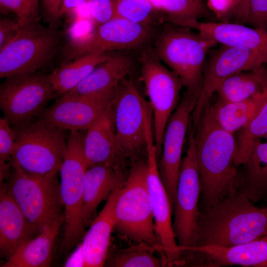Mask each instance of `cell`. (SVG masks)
Masks as SVG:
<instances>
[{
  "label": "cell",
  "mask_w": 267,
  "mask_h": 267,
  "mask_svg": "<svg viewBox=\"0 0 267 267\" xmlns=\"http://www.w3.org/2000/svg\"><path fill=\"white\" fill-rule=\"evenodd\" d=\"M64 222V215L24 243L1 267H49L52 260L53 244Z\"/></svg>",
  "instance_id": "26"
},
{
  "label": "cell",
  "mask_w": 267,
  "mask_h": 267,
  "mask_svg": "<svg viewBox=\"0 0 267 267\" xmlns=\"http://www.w3.org/2000/svg\"><path fill=\"white\" fill-rule=\"evenodd\" d=\"M248 0H238V5L232 16L235 19H238L244 12Z\"/></svg>",
  "instance_id": "43"
},
{
  "label": "cell",
  "mask_w": 267,
  "mask_h": 267,
  "mask_svg": "<svg viewBox=\"0 0 267 267\" xmlns=\"http://www.w3.org/2000/svg\"><path fill=\"white\" fill-rule=\"evenodd\" d=\"M164 18L177 25L204 16L207 9L202 0H148Z\"/></svg>",
  "instance_id": "30"
},
{
  "label": "cell",
  "mask_w": 267,
  "mask_h": 267,
  "mask_svg": "<svg viewBox=\"0 0 267 267\" xmlns=\"http://www.w3.org/2000/svg\"><path fill=\"white\" fill-rule=\"evenodd\" d=\"M111 56L107 53L86 54L66 61L54 69L48 76L58 97L74 89Z\"/></svg>",
  "instance_id": "28"
},
{
  "label": "cell",
  "mask_w": 267,
  "mask_h": 267,
  "mask_svg": "<svg viewBox=\"0 0 267 267\" xmlns=\"http://www.w3.org/2000/svg\"><path fill=\"white\" fill-rule=\"evenodd\" d=\"M266 235L267 205L257 207L245 194L237 191L200 211L195 247H232Z\"/></svg>",
  "instance_id": "2"
},
{
  "label": "cell",
  "mask_w": 267,
  "mask_h": 267,
  "mask_svg": "<svg viewBox=\"0 0 267 267\" xmlns=\"http://www.w3.org/2000/svg\"><path fill=\"white\" fill-rule=\"evenodd\" d=\"M66 267H85L84 255L81 242L70 255L64 264Z\"/></svg>",
  "instance_id": "41"
},
{
  "label": "cell",
  "mask_w": 267,
  "mask_h": 267,
  "mask_svg": "<svg viewBox=\"0 0 267 267\" xmlns=\"http://www.w3.org/2000/svg\"><path fill=\"white\" fill-rule=\"evenodd\" d=\"M117 88L89 95H63L38 118L65 131H86L113 103Z\"/></svg>",
  "instance_id": "15"
},
{
  "label": "cell",
  "mask_w": 267,
  "mask_h": 267,
  "mask_svg": "<svg viewBox=\"0 0 267 267\" xmlns=\"http://www.w3.org/2000/svg\"><path fill=\"white\" fill-rule=\"evenodd\" d=\"M62 0H41L44 14L52 24L56 23L60 19V11Z\"/></svg>",
  "instance_id": "40"
},
{
  "label": "cell",
  "mask_w": 267,
  "mask_h": 267,
  "mask_svg": "<svg viewBox=\"0 0 267 267\" xmlns=\"http://www.w3.org/2000/svg\"><path fill=\"white\" fill-rule=\"evenodd\" d=\"M267 98V89L261 94L249 98L232 102L217 100L210 111L219 125L232 134L246 127L257 115Z\"/></svg>",
  "instance_id": "27"
},
{
  "label": "cell",
  "mask_w": 267,
  "mask_h": 267,
  "mask_svg": "<svg viewBox=\"0 0 267 267\" xmlns=\"http://www.w3.org/2000/svg\"><path fill=\"white\" fill-rule=\"evenodd\" d=\"M134 65L133 59L128 55H111L97 66L76 87L65 94L89 95L115 89L122 81L131 76Z\"/></svg>",
  "instance_id": "24"
},
{
  "label": "cell",
  "mask_w": 267,
  "mask_h": 267,
  "mask_svg": "<svg viewBox=\"0 0 267 267\" xmlns=\"http://www.w3.org/2000/svg\"><path fill=\"white\" fill-rule=\"evenodd\" d=\"M147 183L152 201L155 229L163 247L166 265L179 263L181 253L173 227V207L161 178L157 162L158 155L154 142L147 148Z\"/></svg>",
  "instance_id": "17"
},
{
  "label": "cell",
  "mask_w": 267,
  "mask_h": 267,
  "mask_svg": "<svg viewBox=\"0 0 267 267\" xmlns=\"http://www.w3.org/2000/svg\"><path fill=\"white\" fill-rule=\"evenodd\" d=\"M86 5L90 19L97 26L118 16L116 0H88Z\"/></svg>",
  "instance_id": "37"
},
{
  "label": "cell",
  "mask_w": 267,
  "mask_h": 267,
  "mask_svg": "<svg viewBox=\"0 0 267 267\" xmlns=\"http://www.w3.org/2000/svg\"><path fill=\"white\" fill-rule=\"evenodd\" d=\"M39 0H0V10L13 13L22 25L38 20Z\"/></svg>",
  "instance_id": "35"
},
{
  "label": "cell",
  "mask_w": 267,
  "mask_h": 267,
  "mask_svg": "<svg viewBox=\"0 0 267 267\" xmlns=\"http://www.w3.org/2000/svg\"><path fill=\"white\" fill-rule=\"evenodd\" d=\"M158 252L154 247L145 243H136L114 252L108 265L114 267H159L166 265L164 260L155 256Z\"/></svg>",
  "instance_id": "31"
},
{
  "label": "cell",
  "mask_w": 267,
  "mask_h": 267,
  "mask_svg": "<svg viewBox=\"0 0 267 267\" xmlns=\"http://www.w3.org/2000/svg\"><path fill=\"white\" fill-rule=\"evenodd\" d=\"M13 130L11 167L38 175L60 171L67 147L65 130L39 118Z\"/></svg>",
  "instance_id": "5"
},
{
  "label": "cell",
  "mask_w": 267,
  "mask_h": 267,
  "mask_svg": "<svg viewBox=\"0 0 267 267\" xmlns=\"http://www.w3.org/2000/svg\"><path fill=\"white\" fill-rule=\"evenodd\" d=\"M23 27V25L17 19L0 18V48L14 39L19 34Z\"/></svg>",
  "instance_id": "38"
},
{
  "label": "cell",
  "mask_w": 267,
  "mask_h": 267,
  "mask_svg": "<svg viewBox=\"0 0 267 267\" xmlns=\"http://www.w3.org/2000/svg\"><path fill=\"white\" fill-rule=\"evenodd\" d=\"M118 16L144 25H154L159 19L148 0H116Z\"/></svg>",
  "instance_id": "33"
},
{
  "label": "cell",
  "mask_w": 267,
  "mask_h": 267,
  "mask_svg": "<svg viewBox=\"0 0 267 267\" xmlns=\"http://www.w3.org/2000/svg\"><path fill=\"white\" fill-rule=\"evenodd\" d=\"M207 254L218 266L267 267V235L232 247L205 245L188 248Z\"/></svg>",
  "instance_id": "25"
},
{
  "label": "cell",
  "mask_w": 267,
  "mask_h": 267,
  "mask_svg": "<svg viewBox=\"0 0 267 267\" xmlns=\"http://www.w3.org/2000/svg\"><path fill=\"white\" fill-rule=\"evenodd\" d=\"M83 150L87 168L102 164L126 166L118 145L113 103L86 130Z\"/></svg>",
  "instance_id": "20"
},
{
  "label": "cell",
  "mask_w": 267,
  "mask_h": 267,
  "mask_svg": "<svg viewBox=\"0 0 267 267\" xmlns=\"http://www.w3.org/2000/svg\"><path fill=\"white\" fill-rule=\"evenodd\" d=\"M237 23L267 30V0H248Z\"/></svg>",
  "instance_id": "36"
},
{
  "label": "cell",
  "mask_w": 267,
  "mask_h": 267,
  "mask_svg": "<svg viewBox=\"0 0 267 267\" xmlns=\"http://www.w3.org/2000/svg\"><path fill=\"white\" fill-rule=\"evenodd\" d=\"M187 145L185 155L181 161L173 208V227L181 253L186 248L196 246L200 213L199 204L201 184L192 131Z\"/></svg>",
  "instance_id": "13"
},
{
  "label": "cell",
  "mask_w": 267,
  "mask_h": 267,
  "mask_svg": "<svg viewBox=\"0 0 267 267\" xmlns=\"http://www.w3.org/2000/svg\"><path fill=\"white\" fill-rule=\"evenodd\" d=\"M238 5V0H208L207 5L216 16L225 21L232 16Z\"/></svg>",
  "instance_id": "39"
},
{
  "label": "cell",
  "mask_w": 267,
  "mask_h": 267,
  "mask_svg": "<svg viewBox=\"0 0 267 267\" xmlns=\"http://www.w3.org/2000/svg\"><path fill=\"white\" fill-rule=\"evenodd\" d=\"M15 142L14 131L3 117L0 119V178L5 180L11 170L10 161Z\"/></svg>",
  "instance_id": "34"
},
{
  "label": "cell",
  "mask_w": 267,
  "mask_h": 267,
  "mask_svg": "<svg viewBox=\"0 0 267 267\" xmlns=\"http://www.w3.org/2000/svg\"><path fill=\"white\" fill-rule=\"evenodd\" d=\"M154 26L117 16L97 26L84 37L70 41L65 56L69 61L86 54L144 48L157 36Z\"/></svg>",
  "instance_id": "12"
},
{
  "label": "cell",
  "mask_w": 267,
  "mask_h": 267,
  "mask_svg": "<svg viewBox=\"0 0 267 267\" xmlns=\"http://www.w3.org/2000/svg\"><path fill=\"white\" fill-rule=\"evenodd\" d=\"M217 44L188 27L171 26L156 36L154 49L160 60L179 78L186 89L185 94L197 101L206 57Z\"/></svg>",
  "instance_id": "4"
},
{
  "label": "cell",
  "mask_w": 267,
  "mask_h": 267,
  "mask_svg": "<svg viewBox=\"0 0 267 267\" xmlns=\"http://www.w3.org/2000/svg\"><path fill=\"white\" fill-rule=\"evenodd\" d=\"M139 61L141 79L153 115L155 145L159 156L168 121L177 107L183 85L178 75L161 63L154 48L144 50Z\"/></svg>",
  "instance_id": "11"
},
{
  "label": "cell",
  "mask_w": 267,
  "mask_h": 267,
  "mask_svg": "<svg viewBox=\"0 0 267 267\" xmlns=\"http://www.w3.org/2000/svg\"><path fill=\"white\" fill-rule=\"evenodd\" d=\"M113 107L119 149L126 160L134 163L143 152H147L154 137L151 106L131 76L118 85Z\"/></svg>",
  "instance_id": "6"
},
{
  "label": "cell",
  "mask_w": 267,
  "mask_h": 267,
  "mask_svg": "<svg viewBox=\"0 0 267 267\" xmlns=\"http://www.w3.org/2000/svg\"><path fill=\"white\" fill-rule=\"evenodd\" d=\"M61 35L38 20L23 26L19 34L0 48V78L31 74L48 65L57 53Z\"/></svg>",
  "instance_id": "8"
},
{
  "label": "cell",
  "mask_w": 267,
  "mask_h": 267,
  "mask_svg": "<svg viewBox=\"0 0 267 267\" xmlns=\"http://www.w3.org/2000/svg\"><path fill=\"white\" fill-rule=\"evenodd\" d=\"M83 132H70L66 155L59 171L65 223L61 250L64 254L80 243L85 234L83 206L84 177L87 167L84 155L85 134Z\"/></svg>",
  "instance_id": "7"
},
{
  "label": "cell",
  "mask_w": 267,
  "mask_h": 267,
  "mask_svg": "<svg viewBox=\"0 0 267 267\" xmlns=\"http://www.w3.org/2000/svg\"><path fill=\"white\" fill-rule=\"evenodd\" d=\"M267 133V98L255 118L245 127L238 131L235 137L236 152L234 163L238 167L248 158L256 139Z\"/></svg>",
  "instance_id": "32"
},
{
  "label": "cell",
  "mask_w": 267,
  "mask_h": 267,
  "mask_svg": "<svg viewBox=\"0 0 267 267\" xmlns=\"http://www.w3.org/2000/svg\"><path fill=\"white\" fill-rule=\"evenodd\" d=\"M240 166L237 191L254 203L267 202V133L255 140L248 159Z\"/></svg>",
  "instance_id": "23"
},
{
  "label": "cell",
  "mask_w": 267,
  "mask_h": 267,
  "mask_svg": "<svg viewBox=\"0 0 267 267\" xmlns=\"http://www.w3.org/2000/svg\"><path fill=\"white\" fill-rule=\"evenodd\" d=\"M129 173L126 166L107 164L93 165L86 169L83 206L86 226L93 220L100 203L124 185Z\"/></svg>",
  "instance_id": "21"
},
{
  "label": "cell",
  "mask_w": 267,
  "mask_h": 267,
  "mask_svg": "<svg viewBox=\"0 0 267 267\" xmlns=\"http://www.w3.org/2000/svg\"><path fill=\"white\" fill-rule=\"evenodd\" d=\"M192 131L201 184V211L237 191L238 167L234 163L236 142L233 134L216 122L209 104Z\"/></svg>",
  "instance_id": "1"
},
{
  "label": "cell",
  "mask_w": 267,
  "mask_h": 267,
  "mask_svg": "<svg viewBox=\"0 0 267 267\" xmlns=\"http://www.w3.org/2000/svg\"><path fill=\"white\" fill-rule=\"evenodd\" d=\"M0 86V107L14 129L36 120L58 95L48 74L35 72L5 78Z\"/></svg>",
  "instance_id": "10"
},
{
  "label": "cell",
  "mask_w": 267,
  "mask_h": 267,
  "mask_svg": "<svg viewBox=\"0 0 267 267\" xmlns=\"http://www.w3.org/2000/svg\"><path fill=\"white\" fill-rule=\"evenodd\" d=\"M196 102L184 94L170 116L163 136L159 171L173 209L176 201L183 145L190 115Z\"/></svg>",
  "instance_id": "16"
},
{
  "label": "cell",
  "mask_w": 267,
  "mask_h": 267,
  "mask_svg": "<svg viewBox=\"0 0 267 267\" xmlns=\"http://www.w3.org/2000/svg\"><path fill=\"white\" fill-rule=\"evenodd\" d=\"M267 65V60L249 49L222 46L211 54L203 69L201 91L192 112V127H195L220 83L237 73Z\"/></svg>",
  "instance_id": "14"
},
{
  "label": "cell",
  "mask_w": 267,
  "mask_h": 267,
  "mask_svg": "<svg viewBox=\"0 0 267 267\" xmlns=\"http://www.w3.org/2000/svg\"><path fill=\"white\" fill-rule=\"evenodd\" d=\"M147 174V161L133 163L127 181L116 197L114 229L128 240L154 247L166 261L155 231Z\"/></svg>",
  "instance_id": "3"
},
{
  "label": "cell",
  "mask_w": 267,
  "mask_h": 267,
  "mask_svg": "<svg viewBox=\"0 0 267 267\" xmlns=\"http://www.w3.org/2000/svg\"><path fill=\"white\" fill-rule=\"evenodd\" d=\"M265 65L224 79L216 90L218 100L223 102H236L262 93L267 89V67Z\"/></svg>",
  "instance_id": "29"
},
{
  "label": "cell",
  "mask_w": 267,
  "mask_h": 267,
  "mask_svg": "<svg viewBox=\"0 0 267 267\" xmlns=\"http://www.w3.org/2000/svg\"><path fill=\"white\" fill-rule=\"evenodd\" d=\"M41 231L24 214L4 182L0 190V254L6 260Z\"/></svg>",
  "instance_id": "19"
},
{
  "label": "cell",
  "mask_w": 267,
  "mask_h": 267,
  "mask_svg": "<svg viewBox=\"0 0 267 267\" xmlns=\"http://www.w3.org/2000/svg\"><path fill=\"white\" fill-rule=\"evenodd\" d=\"M88 1V0H62L60 11V17L86 5Z\"/></svg>",
  "instance_id": "42"
},
{
  "label": "cell",
  "mask_w": 267,
  "mask_h": 267,
  "mask_svg": "<svg viewBox=\"0 0 267 267\" xmlns=\"http://www.w3.org/2000/svg\"><path fill=\"white\" fill-rule=\"evenodd\" d=\"M119 188L107 199L98 215L91 221L81 242L86 267H103L106 262L115 228L114 206Z\"/></svg>",
  "instance_id": "22"
},
{
  "label": "cell",
  "mask_w": 267,
  "mask_h": 267,
  "mask_svg": "<svg viewBox=\"0 0 267 267\" xmlns=\"http://www.w3.org/2000/svg\"><path fill=\"white\" fill-rule=\"evenodd\" d=\"M57 174L34 175L11 167L4 182L26 218L40 231L64 215Z\"/></svg>",
  "instance_id": "9"
},
{
  "label": "cell",
  "mask_w": 267,
  "mask_h": 267,
  "mask_svg": "<svg viewBox=\"0 0 267 267\" xmlns=\"http://www.w3.org/2000/svg\"><path fill=\"white\" fill-rule=\"evenodd\" d=\"M183 27L195 29L217 44L238 46L254 51L267 60V30L231 22L188 21Z\"/></svg>",
  "instance_id": "18"
}]
</instances>
